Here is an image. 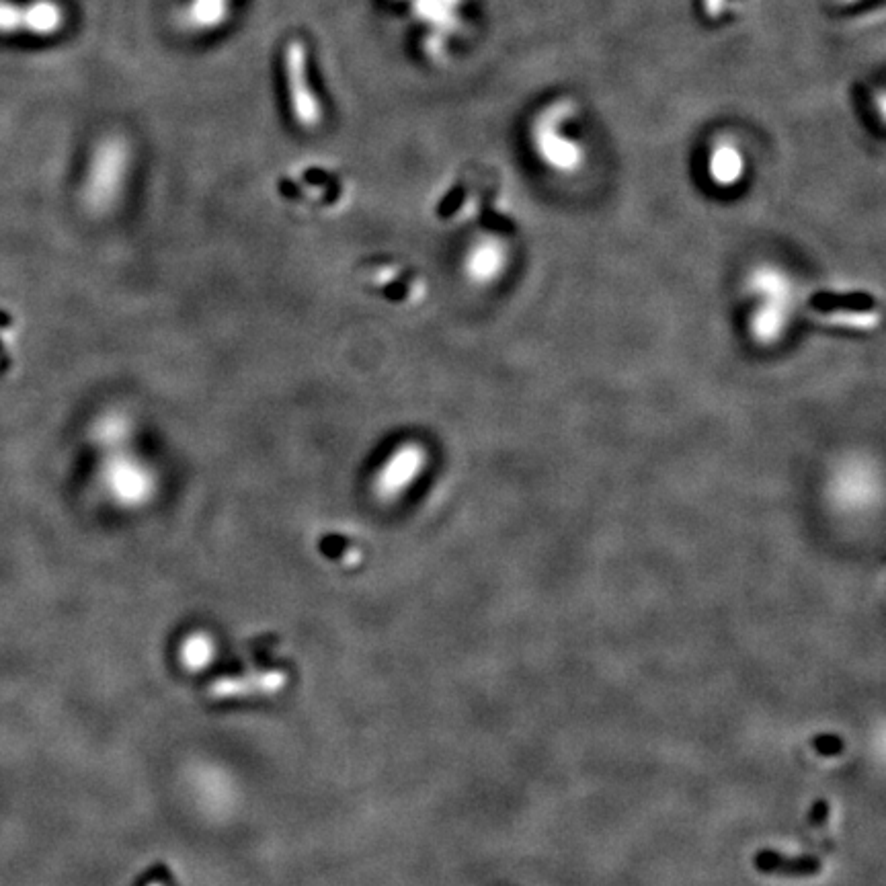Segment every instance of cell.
Segmentation results:
<instances>
[{
	"label": "cell",
	"mask_w": 886,
	"mask_h": 886,
	"mask_svg": "<svg viewBox=\"0 0 886 886\" xmlns=\"http://www.w3.org/2000/svg\"><path fill=\"white\" fill-rule=\"evenodd\" d=\"M530 140L540 163L558 175H575L585 167L587 148L567 101L550 103L536 115Z\"/></svg>",
	"instance_id": "obj_1"
},
{
	"label": "cell",
	"mask_w": 886,
	"mask_h": 886,
	"mask_svg": "<svg viewBox=\"0 0 886 886\" xmlns=\"http://www.w3.org/2000/svg\"><path fill=\"white\" fill-rule=\"evenodd\" d=\"M747 292L751 300L749 333L759 343H776L792 318L794 286L790 277L774 265H761L751 271Z\"/></svg>",
	"instance_id": "obj_2"
},
{
	"label": "cell",
	"mask_w": 886,
	"mask_h": 886,
	"mask_svg": "<svg viewBox=\"0 0 886 886\" xmlns=\"http://www.w3.org/2000/svg\"><path fill=\"white\" fill-rule=\"evenodd\" d=\"M130 156V146L122 136H107L95 146L83 187L89 212L107 214L117 208L128 183Z\"/></svg>",
	"instance_id": "obj_3"
},
{
	"label": "cell",
	"mask_w": 886,
	"mask_h": 886,
	"mask_svg": "<svg viewBox=\"0 0 886 886\" xmlns=\"http://www.w3.org/2000/svg\"><path fill=\"white\" fill-rule=\"evenodd\" d=\"M99 485L119 507L136 509L150 503L158 489L156 470L142 458L124 450L111 452L101 464Z\"/></svg>",
	"instance_id": "obj_4"
},
{
	"label": "cell",
	"mask_w": 886,
	"mask_h": 886,
	"mask_svg": "<svg viewBox=\"0 0 886 886\" xmlns=\"http://www.w3.org/2000/svg\"><path fill=\"white\" fill-rule=\"evenodd\" d=\"M429 464V454L419 441H402L392 448L372 476V493L382 503L407 495Z\"/></svg>",
	"instance_id": "obj_5"
},
{
	"label": "cell",
	"mask_w": 886,
	"mask_h": 886,
	"mask_svg": "<svg viewBox=\"0 0 886 886\" xmlns=\"http://www.w3.org/2000/svg\"><path fill=\"white\" fill-rule=\"evenodd\" d=\"M811 308L839 329H872L880 320L878 302L864 292H819Z\"/></svg>",
	"instance_id": "obj_6"
},
{
	"label": "cell",
	"mask_w": 886,
	"mask_h": 886,
	"mask_svg": "<svg viewBox=\"0 0 886 886\" xmlns=\"http://www.w3.org/2000/svg\"><path fill=\"white\" fill-rule=\"evenodd\" d=\"M284 62H286L288 95L294 119L300 128L312 130L322 122V107L310 87L306 46L300 42V39H292V42L286 46Z\"/></svg>",
	"instance_id": "obj_7"
},
{
	"label": "cell",
	"mask_w": 886,
	"mask_h": 886,
	"mask_svg": "<svg viewBox=\"0 0 886 886\" xmlns=\"http://www.w3.org/2000/svg\"><path fill=\"white\" fill-rule=\"evenodd\" d=\"M62 25L64 11L54 0H33L29 5L0 0V33L27 31L31 35H52Z\"/></svg>",
	"instance_id": "obj_8"
},
{
	"label": "cell",
	"mask_w": 886,
	"mask_h": 886,
	"mask_svg": "<svg viewBox=\"0 0 886 886\" xmlns=\"http://www.w3.org/2000/svg\"><path fill=\"white\" fill-rule=\"evenodd\" d=\"M288 686V675L279 669L255 671L238 677H220L210 683L208 696L214 700L275 696Z\"/></svg>",
	"instance_id": "obj_9"
},
{
	"label": "cell",
	"mask_w": 886,
	"mask_h": 886,
	"mask_svg": "<svg viewBox=\"0 0 886 886\" xmlns=\"http://www.w3.org/2000/svg\"><path fill=\"white\" fill-rule=\"evenodd\" d=\"M509 265L507 247L499 238L485 236L470 245L464 255V273L476 286H489L497 281Z\"/></svg>",
	"instance_id": "obj_10"
},
{
	"label": "cell",
	"mask_w": 886,
	"mask_h": 886,
	"mask_svg": "<svg viewBox=\"0 0 886 886\" xmlns=\"http://www.w3.org/2000/svg\"><path fill=\"white\" fill-rule=\"evenodd\" d=\"M708 179L722 189L737 187L747 173V158L741 146L733 140H718L706 156Z\"/></svg>",
	"instance_id": "obj_11"
},
{
	"label": "cell",
	"mask_w": 886,
	"mask_h": 886,
	"mask_svg": "<svg viewBox=\"0 0 886 886\" xmlns=\"http://www.w3.org/2000/svg\"><path fill=\"white\" fill-rule=\"evenodd\" d=\"M464 3L466 0H413V11L417 21L427 25L443 46V35H452L460 25Z\"/></svg>",
	"instance_id": "obj_12"
},
{
	"label": "cell",
	"mask_w": 886,
	"mask_h": 886,
	"mask_svg": "<svg viewBox=\"0 0 886 886\" xmlns=\"http://www.w3.org/2000/svg\"><path fill=\"white\" fill-rule=\"evenodd\" d=\"M876 476L868 466L850 464L833 480V493L843 505H866L876 495Z\"/></svg>",
	"instance_id": "obj_13"
},
{
	"label": "cell",
	"mask_w": 886,
	"mask_h": 886,
	"mask_svg": "<svg viewBox=\"0 0 886 886\" xmlns=\"http://www.w3.org/2000/svg\"><path fill=\"white\" fill-rule=\"evenodd\" d=\"M230 13V0H191L183 13V21L193 31L218 29Z\"/></svg>",
	"instance_id": "obj_14"
},
{
	"label": "cell",
	"mask_w": 886,
	"mask_h": 886,
	"mask_svg": "<svg viewBox=\"0 0 886 886\" xmlns=\"http://www.w3.org/2000/svg\"><path fill=\"white\" fill-rule=\"evenodd\" d=\"M755 866L761 872L788 876H807L819 872V860L815 858H782L776 852H761L755 858Z\"/></svg>",
	"instance_id": "obj_15"
},
{
	"label": "cell",
	"mask_w": 886,
	"mask_h": 886,
	"mask_svg": "<svg viewBox=\"0 0 886 886\" xmlns=\"http://www.w3.org/2000/svg\"><path fill=\"white\" fill-rule=\"evenodd\" d=\"M751 3L753 0H696L694 7L706 25H724L737 19Z\"/></svg>",
	"instance_id": "obj_16"
},
{
	"label": "cell",
	"mask_w": 886,
	"mask_h": 886,
	"mask_svg": "<svg viewBox=\"0 0 886 886\" xmlns=\"http://www.w3.org/2000/svg\"><path fill=\"white\" fill-rule=\"evenodd\" d=\"M216 655V644L212 640V636L197 632L191 634L181 649V663L189 669V671H199L208 667L214 661Z\"/></svg>",
	"instance_id": "obj_17"
},
{
	"label": "cell",
	"mask_w": 886,
	"mask_h": 886,
	"mask_svg": "<svg viewBox=\"0 0 886 886\" xmlns=\"http://www.w3.org/2000/svg\"><path fill=\"white\" fill-rule=\"evenodd\" d=\"M815 745H817V749H819V753H823V755H833V753H839L841 751V741H839V737H819L817 741H815Z\"/></svg>",
	"instance_id": "obj_18"
},
{
	"label": "cell",
	"mask_w": 886,
	"mask_h": 886,
	"mask_svg": "<svg viewBox=\"0 0 886 886\" xmlns=\"http://www.w3.org/2000/svg\"><path fill=\"white\" fill-rule=\"evenodd\" d=\"M835 5H837V9H839V11L852 9V7H854V11H858V7H862V5H864V0H835Z\"/></svg>",
	"instance_id": "obj_19"
},
{
	"label": "cell",
	"mask_w": 886,
	"mask_h": 886,
	"mask_svg": "<svg viewBox=\"0 0 886 886\" xmlns=\"http://www.w3.org/2000/svg\"><path fill=\"white\" fill-rule=\"evenodd\" d=\"M148 886H165V884L163 882H150Z\"/></svg>",
	"instance_id": "obj_20"
}]
</instances>
